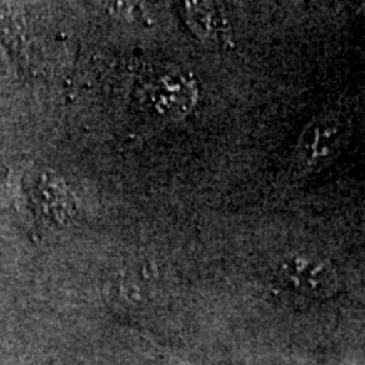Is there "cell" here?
Masks as SVG:
<instances>
[{
	"instance_id": "cell-1",
	"label": "cell",
	"mask_w": 365,
	"mask_h": 365,
	"mask_svg": "<svg viewBox=\"0 0 365 365\" xmlns=\"http://www.w3.org/2000/svg\"><path fill=\"white\" fill-rule=\"evenodd\" d=\"M350 135V120L341 112L314 117L301 132L294 156L303 170L314 171L333 161Z\"/></svg>"
},
{
	"instance_id": "cell-2",
	"label": "cell",
	"mask_w": 365,
	"mask_h": 365,
	"mask_svg": "<svg viewBox=\"0 0 365 365\" xmlns=\"http://www.w3.org/2000/svg\"><path fill=\"white\" fill-rule=\"evenodd\" d=\"M277 276L286 287L309 298H328L339 291L336 272L314 255H286L277 262Z\"/></svg>"
},
{
	"instance_id": "cell-3",
	"label": "cell",
	"mask_w": 365,
	"mask_h": 365,
	"mask_svg": "<svg viewBox=\"0 0 365 365\" xmlns=\"http://www.w3.org/2000/svg\"><path fill=\"white\" fill-rule=\"evenodd\" d=\"M195 90L181 75L161 76L150 86L149 98L161 117L176 118L186 113L193 105Z\"/></svg>"
},
{
	"instance_id": "cell-4",
	"label": "cell",
	"mask_w": 365,
	"mask_h": 365,
	"mask_svg": "<svg viewBox=\"0 0 365 365\" xmlns=\"http://www.w3.org/2000/svg\"><path fill=\"white\" fill-rule=\"evenodd\" d=\"M34 195L48 196V198H34L36 205L44 215L51 218H65L71 210V202L68 198L66 190L59 182L54 181H38L34 186Z\"/></svg>"
}]
</instances>
